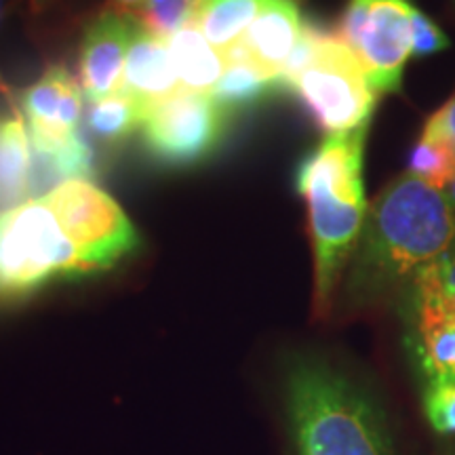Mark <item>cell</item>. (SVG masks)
Masks as SVG:
<instances>
[{
  "instance_id": "obj_4",
  "label": "cell",
  "mask_w": 455,
  "mask_h": 455,
  "mask_svg": "<svg viewBox=\"0 0 455 455\" xmlns=\"http://www.w3.org/2000/svg\"><path fill=\"white\" fill-rule=\"evenodd\" d=\"M283 89H291L323 129L344 133L369 124L375 91L355 51L339 34L304 24L298 47L284 64Z\"/></svg>"
},
{
  "instance_id": "obj_10",
  "label": "cell",
  "mask_w": 455,
  "mask_h": 455,
  "mask_svg": "<svg viewBox=\"0 0 455 455\" xmlns=\"http://www.w3.org/2000/svg\"><path fill=\"white\" fill-rule=\"evenodd\" d=\"M135 15L106 11L84 30L81 43V91L89 104L101 101L123 89Z\"/></svg>"
},
{
  "instance_id": "obj_3",
  "label": "cell",
  "mask_w": 455,
  "mask_h": 455,
  "mask_svg": "<svg viewBox=\"0 0 455 455\" xmlns=\"http://www.w3.org/2000/svg\"><path fill=\"white\" fill-rule=\"evenodd\" d=\"M369 124L331 133L301 161L298 190L308 204L315 251V315L325 318L338 304L348 261L367 218L363 156Z\"/></svg>"
},
{
  "instance_id": "obj_12",
  "label": "cell",
  "mask_w": 455,
  "mask_h": 455,
  "mask_svg": "<svg viewBox=\"0 0 455 455\" xmlns=\"http://www.w3.org/2000/svg\"><path fill=\"white\" fill-rule=\"evenodd\" d=\"M180 89V78L167 41L148 32L135 17L121 91H127L129 95L140 100L148 110L169 95L178 93Z\"/></svg>"
},
{
  "instance_id": "obj_7",
  "label": "cell",
  "mask_w": 455,
  "mask_h": 455,
  "mask_svg": "<svg viewBox=\"0 0 455 455\" xmlns=\"http://www.w3.org/2000/svg\"><path fill=\"white\" fill-rule=\"evenodd\" d=\"M411 11L407 0H350L339 38L355 51L375 93L401 89L411 57Z\"/></svg>"
},
{
  "instance_id": "obj_2",
  "label": "cell",
  "mask_w": 455,
  "mask_h": 455,
  "mask_svg": "<svg viewBox=\"0 0 455 455\" xmlns=\"http://www.w3.org/2000/svg\"><path fill=\"white\" fill-rule=\"evenodd\" d=\"M455 244V207L447 192L407 171L379 192L341 281L338 301L363 312L396 299Z\"/></svg>"
},
{
  "instance_id": "obj_6",
  "label": "cell",
  "mask_w": 455,
  "mask_h": 455,
  "mask_svg": "<svg viewBox=\"0 0 455 455\" xmlns=\"http://www.w3.org/2000/svg\"><path fill=\"white\" fill-rule=\"evenodd\" d=\"M74 243L89 276L112 270L140 247V236L112 196L87 180H72L43 196Z\"/></svg>"
},
{
  "instance_id": "obj_1",
  "label": "cell",
  "mask_w": 455,
  "mask_h": 455,
  "mask_svg": "<svg viewBox=\"0 0 455 455\" xmlns=\"http://www.w3.org/2000/svg\"><path fill=\"white\" fill-rule=\"evenodd\" d=\"M276 407L284 455H405L379 390L318 352L284 356Z\"/></svg>"
},
{
  "instance_id": "obj_8",
  "label": "cell",
  "mask_w": 455,
  "mask_h": 455,
  "mask_svg": "<svg viewBox=\"0 0 455 455\" xmlns=\"http://www.w3.org/2000/svg\"><path fill=\"white\" fill-rule=\"evenodd\" d=\"M228 127V114L212 95L180 89L150 106L141 121L146 150L173 167L196 164L213 155Z\"/></svg>"
},
{
  "instance_id": "obj_18",
  "label": "cell",
  "mask_w": 455,
  "mask_h": 455,
  "mask_svg": "<svg viewBox=\"0 0 455 455\" xmlns=\"http://www.w3.org/2000/svg\"><path fill=\"white\" fill-rule=\"evenodd\" d=\"M409 173L426 184L447 190L455 180V150L447 141L424 135L409 156Z\"/></svg>"
},
{
  "instance_id": "obj_14",
  "label": "cell",
  "mask_w": 455,
  "mask_h": 455,
  "mask_svg": "<svg viewBox=\"0 0 455 455\" xmlns=\"http://www.w3.org/2000/svg\"><path fill=\"white\" fill-rule=\"evenodd\" d=\"M167 44L175 72H178L180 87L212 95L226 70V60L209 44L195 21L190 20L184 28H180Z\"/></svg>"
},
{
  "instance_id": "obj_23",
  "label": "cell",
  "mask_w": 455,
  "mask_h": 455,
  "mask_svg": "<svg viewBox=\"0 0 455 455\" xmlns=\"http://www.w3.org/2000/svg\"><path fill=\"white\" fill-rule=\"evenodd\" d=\"M447 196H449V201H451V204H453V207H455V180L451 181V184H449L447 186Z\"/></svg>"
},
{
  "instance_id": "obj_19",
  "label": "cell",
  "mask_w": 455,
  "mask_h": 455,
  "mask_svg": "<svg viewBox=\"0 0 455 455\" xmlns=\"http://www.w3.org/2000/svg\"><path fill=\"white\" fill-rule=\"evenodd\" d=\"M195 4L196 0H146L133 15L148 32L169 41L180 28L190 21Z\"/></svg>"
},
{
  "instance_id": "obj_15",
  "label": "cell",
  "mask_w": 455,
  "mask_h": 455,
  "mask_svg": "<svg viewBox=\"0 0 455 455\" xmlns=\"http://www.w3.org/2000/svg\"><path fill=\"white\" fill-rule=\"evenodd\" d=\"M226 70L221 74L220 83L212 91V98L228 116L230 112H243L253 108L270 93L283 89L276 78L266 74L251 61V57L244 53L243 44L238 43L224 55Z\"/></svg>"
},
{
  "instance_id": "obj_9",
  "label": "cell",
  "mask_w": 455,
  "mask_h": 455,
  "mask_svg": "<svg viewBox=\"0 0 455 455\" xmlns=\"http://www.w3.org/2000/svg\"><path fill=\"white\" fill-rule=\"evenodd\" d=\"M20 101L32 148H55L78 135L83 91L66 68H49Z\"/></svg>"
},
{
  "instance_id": "obj_17",
  "label": "cell",
  "mask_w": 455,
  "mask_h": 455,
  "mask_svg": "<svg viewBox=\"0 0 455 455\" xmlns=\"http://www.w3.org/2000/svg\"><path fill=\"white\" fill-rule=\"evenodd\" d=\"M146 106L127 91H118L110 98L91 104L87 129L101 144H118L141 127Z\"/></svg>"
},
{
  "instance_id": "obj_5",
  "label": "cell",
  "mask_w": 455,
  "mask_h": 455,
  "mask_svg": "<svg viewBox=\"0 0 455 455\" xmlns=\"http://www.w3.org/2000/svg\"><path fill=\"white\" fill-rule=\"evenodd\" d=\"M84 276L89 272L81 255L43 198L0 212V304Z\"/></svg>"
},
{
  "instance_id": "obj_20",
  "label": "cell",
  "mask_w": 455,
  "mask_h": 455,
  "mask_svg": "<svg viewBox=\"0 0 455 455\" xmlns=\"http://www.w3.org/2000/svg\"><path fill=\"white\" fill-rule=\"evenodd\" d=\"M449 41L441 28L430 20L424 11H411V55L415 57H428L447 49Z\"/></svg>"
},
{
  "instance_id": "obj_13",
  "label": "cell",
  "mask_w": 455,
  "mask_h": 455,
  "mask_svg": "<svg viewBox=\"0 0 455 455\" xmlns=\"http://www.w3.org/2000/svg\"><path fill=\"white\" fill-rule=\"evenodd\" d=\"M32 201V144L21 114H0V212Z\"/></svg>"
},
{
  "instance_id": "obj_21",
  "label": "cell",
  "mask_w": 455,
  "mask_h": 455,
  "mask_svg": "<svg viewBox=\"0 0 455 455\" xmlns=\"http://www.w3.org/2000/svg\"><path fill=\"white\" fill-rule=\"evenodd\" d=\"M424 135H432V138L447 141V144L453 146L455 150V93L445 106H441L439 110L428 118V123H426L424 127Z\"/></svg>"
},
{
  "instance_id": "obj_24",
  "label": "cell",
  "mask_w": 455,
  "mask_h": 455,
  "mask_svg": "<svg viewBox=\"0 0 455 455\" xmlns=\"http://www.w3.org/2000/svg\"><path fill=\"white\" fill-rule=\"evenodd\" d=\"M30 3H32L34 11H41V9L47 7V4L51 3V0H30Z\"/></svg>"
},
{
  "instance_id": "obj_22",
  "label": "cell",
  "mask_w": 455,
  "mask_h": 455,
  "mask_svg": "<svg viewBox=\"0 0 455 455\" xmlns=\"http://www.w3.org/2000/svg\"><path fill=\"white\" fill-rule=\"evenodd\" d=\"M116 3H118V4H121V7H123V9H127V11H131V15H133V13H135V11H138V9L141 7V4H144V3H146V0H116Z\"/></svg>"
},
{
  "instance_id": "obj_11",
  "label": "cell",
  "mask_w": 455,
  "mask_h": 455,
  "mask_svg": "<svg viewBox=\"0 0 455 455\" xmlns=\"http://www.w3.org/2000/svg\"><path fill=\"white\" fill-rule=\"evenodd\" d=\"M301 32L304 21L295 0H266L241 44L255 66L281 83L284 64L298 47Z\"/></svg>"
},
{
  "instance_id": "obj_25",
  "label": "cell",
  "mask_w": 455,
  "mask_h": 455,
  "mask_svg": "<svg viewBox=\"0 0 455 455\" xmlns=\"http://www.w3.org/2000/svg\"><path fill=\"white\" fill-rule=\"evenodd\" d=\"M436 455H455V443H453V445L445 447V449H441V451L436 453Z\"/></svg>"
},
{
  "instance_id": "obj_16",
  "label": "cell",
  "mask_w": 455,
  "mask_h": 455,
  "mask_svg": "<svg viewBox=\"0 0 455 455\" xmlns=\"http://www.w3.org/2000/svg\"><path fill=\"white\" fill-rule=\"evenodd\" d=\"M266 0H196L190 20L224 57L243 41Z\"/></svg>"
}]
</instances>
